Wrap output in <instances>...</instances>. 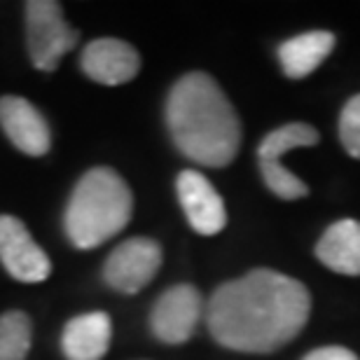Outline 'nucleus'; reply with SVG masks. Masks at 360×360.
Segmentation results:
<instances>
[{
  "label": "nucleus",
  "instance_id": "f257e3e1",
  "mask_svg": "<svg viewBox=\"0 0 360 360\" xmlns=\"http://www.w3.org/2000/svg\"><path fill=\"white\" fill-rule=\"evenodd\" d=\"M311 295L297 278L274 269H253L222 283L206 309L213 340L241 354H271L302 333Z\"/></svg>",
  "mask_w": 360,
  "mask_h": 360
},
{
  "label": "nucleus",
  "instance_id": "f03ea898",
  "mask_svg": "<svg viewBox=\"0 0 360 360\" xmlns=\"http://www.w3.org/2000/svg\"><path fill=\"white\" fill-rule=\"evenodd\" d=\"M167 124L176 148L201 167H229L241 148V120L220 84L206 73H187L167 98Z\"/></svg>",
  "mask_w": 360,
  "mask_h": 360
},
{
  "label": "nucleus",
  "instance_id": "7ed1b4c3",
  "mask_svg": "<svg viewBox=\"0 0 360 360\" xmlns=\"http://www.w3.org/2000/svg\"><path fill=\"white\" fill-rule=\"evenodd\" d=\"M134 194L117 171L96 167L75 185L66 206V234L80 250L96 248L129 225Z\"/></svg>",
  "mask_w": 360,
  "mask_h": 360
},
{
  "label": "nucleus",
  "instance_id": "20e7f679",
  "mask_svg": "<svg viewBox=\"0 0 360 360\" xmlns=\"http://www.w3.org/2000/svg\"><path fill=\"white\" fill-rule=\"evenodd\" d=\"M26 14V42L33 66L45 73L59 68L63 54L77 45L80 33L63 19V7L54 0H28Z\"/></svg>",
  "mask_w": 360,
  "mask_h": 360
},
{
  "label": "nucleus",
  "instance_id": "39448f33",
  "mask_svg": "<svg viewBox=\"0 0 360 360\" xmlns=\"http://www.w3.org/2000/svg\"><path fill=\"white\" fill-rule=\"evenodd\" d=\"M319 143V131L307 122H290L267 134L257 148V164L264 185L276 194L278 199L292 201L309 194V187L290 174L283 164V157L295 148H311Z\"/></svg>",
  "mask_w": 360,
  "mask_h": 360
},
{
  "label": "nucleus",
  "instance_id": "423d86ee",
  "mask_svg": "<svg viewBox=\"0 0 360 360\" xmlns=\"http://www.w3.org/2000/svg\"><path fill=\"white\" fill-rule=\"evenodd\" d=\"M162 267V246L148 236H134L122 241L108 255L103 264V281L112 290L136 295L157 276Z\"/></svg>",
  "mask_w": 360,
  "mask_h": 360
},
{
  "label": "nucleus",
  "instance_id": "0eeeda50",
  "mask_svg": "<svg viewBox=\"0 0 360 360\" xmlns=\"http://www.w3.org/2000/svg\"><path fill=\"white\" fill-rule=\"evenodd\" d=\"M201 316H204V300L194 285L180 283L169 288L155 302L150 314L153 335L164 344H183L194 335Z\"/></svg>",
  "mask_w": 360,
  "mask_h": 360
},
{
  "label": "nucleus",
  "instance_id": "6e6552de",
  "mask_svg": "<svg viewBox=\"0 0 360 360\" xmlns=\"http://www.w3.org/2000/svg\"><path fill=\"white\" fill-rule=\"evenodd\" d=\"M0 262L7 274L21 283H40L52 274L47 253L14 215H0Z\"/></svg>",
  "mask_w": 360,
  "mask_h": 360
},
{
  "label": "nucleus",
  "instance_id": "1a4fd4ad",
  "mask_svg": "<svg viewBox=\"0 0 360 360\" xmlns=\"http://www.w3.org/2000/svg\"><path fill=\"white\" fill-rule=\"evenodd\" d=\"M176 190L180 206L185 211V218L190 227L201 236L220 234L227 225L225 201L213 187V183L199 171L187 169L178 176Z\"/></svg>",
  "mask_w": 360,
  "mask_h": 360
},
{
  "label": "nucleus",
  "instance_id": "9d476101",
  "mask_svg": "<svg viewBox=\"0 0 360 360\" xmlns=\"http://www.w3.org/2000/svg\"><path fill=\"white\" fill-rule=\"evenodd\" d=\"M84 75L105 87L131 82L141 70V56L134 45L117 38L91 40L80 56Z\"/></svg>",
  "mask_w": 360,
  "mask_h": 360
},
{
  "label": "nucleus",
  "instance_id": "9b49d317",
  "mask_svg": "<svg viewBox=\"0 0 360 360\" xmlns=\"http://www.w3.org/2000/svg\"><path fill=\"white\" fill-rule=\"evenodd\" d=\"M0 127L12 146L28 157H42L52 148V131L42 112L21 96L0 98Z\"/></svg>",
  "mask_w": 360,
  "mask_h": 360
},
{
  "label": "nucleus",
  "instance_id": "f8f14e48",
  "mask_svg": "<svg viewBox=\"0 0 360 360\" xmlns=\"http://www.w3.org/2000/svg\"><path fill=\"white\" fill-rule=\"evenodd\" d=\"M112 340L110 316L103 311H89L68 321L61 335V349L68 360H101Z\"/></svg>",
  "mask_w": 360,
  "mask_h": 360
},
{
  "label": "nucleus",
  "instance_id": "ddd939ff",
  "mask_svg": "<svg viewBox=\"0 0 360 360\" xmlns=\"http://www.w3.org/2000/svg\"><path fill=\"white\" fill-rule=\"evenodd\" d=\"M316 257L330 271L360 276V222L347 218L330 225L316 243Z\"/></svg>",
  "mask_w": 360,
  "mask_h": 360
},
{
  "label": "nucleus",
  "instance_id": "4468645a",
  "mask_svg": "<svg viewBox=\"0 0 360 360\" xmlns=\"http://www.w3.org/2000/svg\"><path fill=\"white\" fill-rule=\"evenodd\" d=\"M335 35L330 31H309L285 40L278 47L281 68L292 80L311 75L335 49Z\"/></svg>",
  "mask_w": 360,
  "mask_h": 360
},
{
  "label": "nucleus",
  "instance_id": "2eb2a0df",
  "mask_svg": "<svg viewBox=\"0 0 360 360\" xmlns=\"http://www.w3.org/2000/svg\"><path fill=\"white\" fill-rule=\"evenodd\" d=\"M33 326L24 311L0 316V360H26L31 351Z\"/></svg>",
  "mask_w": 360,
  "mask_h": 360
},
{
  "label": "nucleus",
  "instance_id": "dca6fc26",
  "mask_svg": "<svg viewBox=\"0 0 360 360\" xmlns=\"http://www.w3.org/2000/svg\"><path fill=\"white\" fill-rule=\"evenodd\" d=\"M340 139L344 150L354 160H360V94L344 105L340 115Z\"/></svg>",
  "mask_w": 360,
  "mask_h": 360
},
{
  "label": "nucleus",
  "instance_id": "f3484780",
  "mask_svg": "<svg viewBox=\"0 0 360 360\" xmlns=\"http://www.w3.org/2000/svg\"><path fill=\"white\" fill-rule=\"evenodd\" d=\"M302 360H360L354 351L347 347H321L307 354Z\"/></svg>",
  "mask_w": 360,
  "mask_h": 360
}]
</instances>
